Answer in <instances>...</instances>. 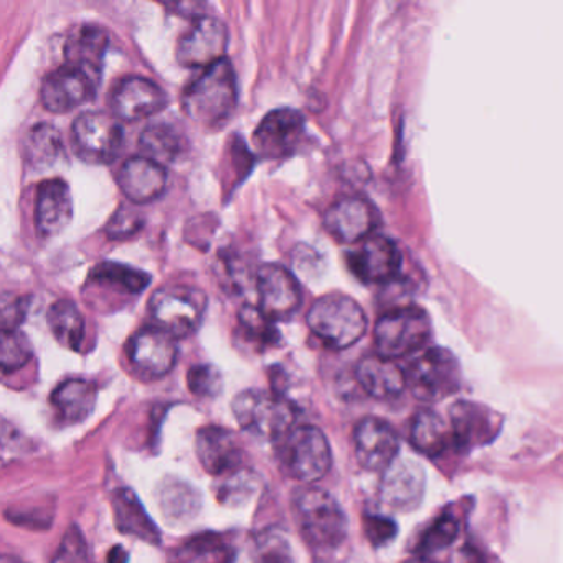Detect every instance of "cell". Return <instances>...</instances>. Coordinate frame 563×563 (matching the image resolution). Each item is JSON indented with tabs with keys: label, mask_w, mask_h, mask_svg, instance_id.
Masks as SVG:
<instances>
[{
	"label": "cell",
	"mask_w": 563,
	"mask_h": 563,
	"mask_svg": "<svg viewBox=\"0 0 563 563\" xmlns=\"http://www.w3.org/2000/svg\"><path fill=\"white\" fill-rule=\"evenodd\" d=\"M239 103V87L232 62L223 58L184 90V113L206 130H219L229 123Z\"/></svg>",
	"instance_id": "obj_1"
},
{
	"label": "cell",
	"mask_w": 563,
	"mask_h": 563,
	"mask_svg": "<svg viewBox=\"0 0 563 563\" xmlns=\"http://www.w3.org/2000/svg\"><path fill=\"white\" fill-rule=\"evenodd\" d=\"M306 322L319 341L335 351L357 344L367 331L364 309L354 298L342 292H329L316 299Z\"/></svg>",
	"instance_id": "obj_2"
},
{
	"label": "cell",
	"mask_w": 563,
	"mask_h": 563,
	"mask_svg": "<svg viewBox=\"0 0 563 563\" xmlns=\"http://www.w3.org/2000/svg\"><path fill=\"white\" fill-rule=\"evenodd\" d=\"M232 410L243 430L265 440L282 441L295 428V407L278 391H242Z\"/></svg>",
	"instance_id": "obj_3"
},
{
	"label": "cell",
	"mask_w": 563,
	"mask_h": 563,
	"mask_svg": "<svg viewBox=\"0 0 563 563\" xmlns=\"http://www.w3.org/2000/svg\"><path fill=\"white\" fill-rule=\"evenodd\" d=\"M147 311L156 328L176 339L187 338L202 324L207 296L202 289L189 285L161 286L151 295Z\"/></svg>",
	"instance_id": "obj_4"
},
{
	"label": "cell",
	"mask_w": 563,
	"mask_h": 563,
	"mask_svg": "<svg viewBox=\"0 0 563 563\" xmlns=\"http://www.w3.org/2000/svg\"><path fill=\"white\" fill-rule=\"evenodd\" d=\"M295 512L306 539L316 547L332 549L347 536V517L338 500L321 487L299 489Z\"/></svg>",
	"instance_id": "obj_5"
},
{
	"label": "cell",
	"mask_w": 563,
	"mask_h": 563,
	"mask_svg": "<svg viewBox=\"0 0 563 563\" xmlns=\"http://www.w3.org/2000/svg\"><path fill=\"white\" fill-rule=\"evenodd\" d=\"M430 335V316L417 306H404L380 316L375 324V347L378 355L394 361L421 351Z\"/></svg>",
	"instance_id": "obj_6"
},
{
	"label": "cell",
	"mask_w": 563,
	"mask_h": 563,
	"mask_svg": "<svg viewBox=\"0 0 563 563\" xmlns=\"http://www.w3.org/2000/svg\"><path fill=\"white\" fill-rule=\"evenodd\" d=\"M124 143L120 120L104 111H85L71 126V147L78 159L93 166L114 163Z\"/></svg>",
	"instance_id": "obj_7"
},
{
	"label": "cell",
	"mask_w": 563,
	"mask_h": 563,
	"mask_svg": "<svg viewBox=\"0 0 563 563\" xmlns=\"http://www.w3.org/2000/svg\"><path fill=\"white\" fill-rule=\"evenodd\" d=\"M279 443L283 463L295 479L316 483L328 474L332 463L331 446L318 427H295Z\"/></svg>",
	"instance_id": "obj_8"
},
{
	"label": "cell",
	"mask_w": 563,
	"mask_h": 563,
	"mask_svg": "<svg viewBox=\"0 0 563 563\" xmlns=\"http://www.w3.org/2000/svg\"><path fill=\"white\" fill-rule=\"evenodd\" d=\"M405 374L411 394L423 401L443 400L456 394L461 387L460 364L446 349L424 351L411 362Z\"/></svg>",
	"instance_id": "obj_9"
},
{
	"label": "cell",
	"mask_w": 563,
	"mask_h": 563,
	"mask_svg": "<svg viewBox=\"0 0 563 563\" xmlns=\"http://www.w3.org/2000/svg\"><path fill=\"white\" fill-rule=\"evenodd\" d=\"M100 78L64 64L42 81L41 101L54 114L70 113L97 97Z\"/></svg>",
	"instance_id": "obj_10"
},
{
	"label": "cell",
	"mask_w": 563,
	"mask_h": 563,
	"mask_svg": "<svg viewBox=\"0 0 563 563\" xmlns=\"http://www.w3.org/2000/svg\"><path fill=\"white\" fill-rule=\"evenodd\" d=\"M229 48V29L213 15L194 19L192 27L180 37L177 62L186 68H206L223 60Z\"/></svg>",
	"instance_id": "obj_11"
},
{
	"label": "cell",
	"mask_w": 563,
	"mask_h": 563,
	"mask_svg": "<svg viewBox=\"0 0 563 563\" xmlns=\"http://www.w3.org/2000/svg\"><path fill=\"white\" fill-rule=\"evenodd\" d=\"M255 283L258 308L273 321H285L301 308V286L285 266L278 263L260 266Z\"/></svg>",
	"instance_id": "obj_12"
},
{
	"label": "cell",
	"mask_w": 563,
	"mask_h": 563,
	"mask_svg": "<svg viewBox=\"0 0 563 563\" xmlns=\"http://www.w3.org/2000/svg\"><path fill=\"white\" fill-rule=\"evenodd\" d=\"M177 339L169 332L150 325L140 329L128 344V357L137 374L146 378H161L176 367Z\"/></svg>",
	"instance_id": "obj_13"
},
{
	"label": "cell",
	"mask_w": 563,
	"mask_h": 563,
	"mask_svg": "<svg viewBox=\"0 0 563 563\" xmlns=\"http://www.w3.org/2000/svg\"><path fill=\"white\" fill-rule=\"evenodd\" d=\"M167 107V95L150 78L126 77L111 91L110 110L117 120L137 123Z\"/></svg>",
	"instance_id": "obj_14"
},
{
	"label": "cell",
	"mask_w": 563,
	"mask_h": 563,
	"mask_svg": "<svg viewBox=\"0 0 563 563\" xmlns=\"http://www.w3.org/2000/svg\"><path fill=\"white\" fill-rule=\"evenodd\" d=\"M305 117L291 108L269 111L253 133V144L265 159H283L295 153L305 136Z\"/></svg>",
	"instance_id": "obj_15"
},
{
	"label": "cell",
	"mask_w": 563,
	"mask_h": 563,
	"mask_svg": "<svg viewBox=\"0 0 563 563\" xmlns=\"http://www.w3.org/2000/svg\"><path fill=\"white\" fill-rule=\"evenodd\" d=\"M355 456L368 471H387L397 460L400 440L391 424L380 418H364L354 431Z\"/></svg>",
	"instance_id": "obj_16"
},
{
	"label": "cell",
	"mask_w": 563,
	"mask_h": 563,
	"mask_svg": "<svg viewBox=\"0 0 563 563\" xmlns=\"http://www.w3.org/2000/svg\"><path fill=\"white\" fill-rule=\"evenodd\" d=\"M349 266L365 283H390L400 275V249L384 235L368 236L349 255Z\"/></svg>",
	"instance_id": "obj_17"
},
{
	"label": "cell",
	"mask_w": 563,
	"mask_h": 563,
	"mask_svg": "<svg viewBox=\"0 0 563 563\" xmlns=\"http://www.w3.org/2000/svg\"><path fill=\"white\" fill-rule=\"evenodd\" d=\"M377 225V212L368 200L362 197H344L335 200L324 213V227L335 240L342 243H357L367 240Z\"/></svg>",
	"instance_id": "obj_18"
},
{
	"label": "cell",
	"mask_w": 563,
	"mask_h": 563,
	"mask_svg": "<svg viewBox=\"0 0 563 563\" xmlns=\"http://www.w3.org/2000/svg\"><path fill=\"white\" fill-rule=\"evenodd\" d=\"M74 219L70 186L64 179H47L38 184L35 194L34 220L38 235L54 239L60 235Z\"/></svg>",
	"instance_id": "obj_19"
},
{
	"label": "cell",
	"mask_w": 563,
	"mask_h": 563,
	"mask_svg": "<svg viewBox=\"0 0 563 563\" xmlns=\"http://www.w3.org/2000/svg\"><path fill=\"white\" fill-rule=\"evenodd\" d=\"M118 186L134 206L154 202L167 187V170L150 157L134 156L121 164Z\"/></svg>",
	"instance_id": "obj_20"
},
{
	"label": "cell",
	"mask_w": 563,
	"mask_h": 563,
	"mask_svg": "<svg viewBox=\"0 0 563 563\" xmlns=\"http://www.w3.org/2000/svg\"><path fill=\"white\" fill-rule=\"evenodd\" d=\"M196 451L203 470L212 476L236 473L243 461L239 438L227 428L206 427L199 430Z\"/></svg>",
	"instance_id": "obj_21"
},
{
	"label": "cell",
	"mask_w": 563,
	"mask_h": 563,
	"mask_svg": "<svg viewBox=\"0 0 563 563\" xmlns=\"http://www.w3.org/2000/svg\"><path fill=\"white\" fill-rule=\"evenodd\" d=\"M450 423L457 448L490 443L499 433L500 418L490 408L474 401H457L450 408Z\"/></svg>",
	"instance_id": "obj_22"
},
{
	"label": "cell",
	"mask_w": 563,
	"mask_h": 563,
	"mask_svg": "<svg viewBox=\"0 0 563 563\" xmlns=\"http://www.w3.org/2000/svg\"><path fill=\"white\" fill-rule=\"evenodd\" d=\"M424 494V473L411 460H395L382 481V499L395 510H411Z\"/></svg>",
	"instance_id": "obj_23"
},
{
	"label": "cell",
	"mask_w": 563,
	"mask_h": 563,
	"mask_svg": "<svg viewBox=\"0 0 563 563\" xmlns=\"http://www.w3.org/2000/svg\"><path fill=\"white\" fill-rule=\"evenodd\" d=\"M108 45H110V37L101 25H78L65 41V64L81 68L101 80Z\"/></svg>",
	"instance_id": "obj_24"
},
{
	"label": "cell",
	"mask_w": 563,
	"mask_h": 563,
	"mask_svg": "<svg viewBox=\"0 0 563 563\" xmlns=\"http://www.w3.org/2000/svg\"><path fill=\"white\" fill-rule=\"evenodd\" d=\"M189 140L179 124L170 120H157L147 124L140 136V150L144 157L156 161L161 166L176 163L186 154Z\"/></svg>",
	"instance_id": "obj_25"
},
{
	"label": "cell",
	"mask_w": 563,
	"mask_h": 563,
	"mask_svg": "<svg viewBox=\"0 0 563 563\" xmlns=\"http://www.w3.org/2000/svg\"><path fill=\"white\" fill-rule=\"evenodd\" d=\"M357 382L374 398L398 397L407 387V374L391 358L367 355L357 364Z\"/></svg>",
	"instance_id": "obj_26"
},
{
	"label": "cell",
	"mask_w": 563,
	"mask_h": 563,
	"mask_svg": "<svg viewBox=\"0 0 563 563\" xmlns=\"http://www.w3.org/2000/svg\"><path fill=\"white\" fill-rule=\"evenodd\" d=\"M410 440L420 453L437 457L457 448L450 420L433 410H421L411 423Z\"/></svg>",
	"instance_id": "obj_27"
},
{
	"label": "cell",
	"mask_w": 563,
	"mask_h": 563,
	"mask_svg": "<svg viewBox=\"0 0 563 563\" xmlns=\"http://www.w3.org/2000/svg\"><path fill=\"white\" fill-rule=\"evenodd\" d=\"M113 512L120 532L137 537L144 542L159 545L161 532L153 522L136 494L131 489H118L113 494Z\"/></svg>",
	"instance_id": "obj_28"
},
{
	"label": "cell",
	"mask_w": 563,
	"mask_h": 563,
	"mask_svg": "<svg viewBox=\"0 0 563 563\" xmlns=\"http://www.w3.org/2000/svg\"><path fill=\"white\" fill-rule=\"evenodd\" d=\"M97 387L84 378H70L62 382L54 394L52 404L57 408L60 417L68 423H78L87 420L97 404Z\"/></svg>",
	"instance_id": "obj_29"
},
{
	"label": "cell",
	"mask_w": 563,
	"mask_h": 563,
	"mask_svg": "<svg viewBox=\"0 0 563 563\" xmlns=\"http://www.w3.org/2000/svg\"><path fill=\"white\" fill-rule=\"evenodd\" d=\"M47 321L58 344L70 351H80L85 341V318L74 301L62 299L52 305L47 312Z\"/></svg>",
	"instance_id": "obj_30"
},
{
	"label": "cell",
	"mask_w": 563,
	"mask_h": 563,
	"mask_svg": "<svg viewBox=\"0 0 563 563\" xmlns=\"http://www.w3.org/2000/svg\"><path fill=\"white\" fill-rule=\"evenodd\" d=\"M62 154H64V141L57 128L48 123L32 128L27 137V147H25L27 164L32 169H51L58 163Z\"/></svg>",
	"instance_id": "obj_31"
},
{
	"label": "cell",
	"mask_w": 563,
	"mask_h": 563,
	"mask_svg": "<svg viewBox=\"0 0 563 563\" xmlns=\"http://www.w3.org/2000/svg\"><path fill=\"white\" fill-rule=\"evenodd\" d=\"M90 282L95 285L113 286L130 295H140L150 286L151 276L143 269L117 262H103L91 269Z\"/></svg>",
	"instance_id": "obj_32"
},
{
	"label": "cell",
	"mask_w": 563,
	"mask_h": 563,
	"mask_svg": "<svg viewBox=\"0 0 563 563\" xmlns=\"http://www.w3.org/2000/svg\"><path fill=\"white\" fill-rule=\"evenodd\" d=\"M233 560L232 547L217 533L194 537L183 547L184 563H233Z\"/></svg>",
	"instance_id": "obj_33"
},
{
	"label": "cell",
	"mask_w": 563,
	"mask_h": 563,
	"mask_svg": "<svg viewBox=\"0 0 563 563\" xmlns=\"http://www.w3.org/2000/svg\"><path fill=\"white\" fill-rule=\"evenodd\" d=\"M460 532L461 519L457 517V514L453 512V510H444L424 530L417 545L418 552H420V555H428V553L446 549L457 539Z\"/></svg>",
	"instance_id": "obj_34"
},
{
	"label": "cell",
	"mask_w": 563,
	"mask_h": 563,
	"mask_svg": "<svg viewBox=\"0 0 563 563\" xmlns=\"http://www.w3.org/2000/svg\"><path fill=\"white\" fill-rule=\"evenodd\" d=\"M239 324L246 338L262 347L279 344L282 335L276 329L275 321L263 314L258 306H242L239 311Z\"/></svg>",
	"instance_id": "obj_35"
},
{
	"label": "cell",
	"mask_w": 563,
	"mask_h": 563,
	"mask_svg": "<svg viewBox=\"0 0 563 563\" xmlns=\"http://www.w3.org/2000/svg\"><path fill=\"white\" fill-rule=\"evenodd\" d=\"M34 355L31 341L21 331H2L0 338V364L4 374L21 371Z\"/></svg>",
	"instance_id": "obj_36"
},
{
	"label": "cell",
	"mask_w": 563,
	"mask_h": 563,
	"mask_svg": "<svg viewBox=\"0 0 563 563\" xmlns=\"http://www.w3.org/2000/svg\"><path fill=\"white\" fill-rule=\"evenodd\" d=\"M246 563H291V547L279 532L263 533L253 543Z\"/></svg>",
	"instance_id": "obj_37"
},
{
	"label": "cell",
	"mask_w": 563,
	"mask_h": 563,
	"mask_svg": "<svg viewBox=\"0 0 563 563\" xmlns=\"http://www.w3.org/2000/svg\"><path fill=\"white\" fill-rule=\"evenodd\" d=\"M187 385L197 397H217L222 391L223 378L219 368L213 367V365H194L187 374Z\"/></svg>",
	"instance_id": "obj_38"
},
{
	"label": "cell",
	"mask_w": 563,
	"mask_h": 563,
	"mask_svg": "<svg viewBox=\"0 0 563 563\" xmlns=\"http://www.w3.org/2000/svg\"><path fill=\"white\" fill-rule=\"evenodd\" d=\"M52 563H90L87 540L77 526H71L65 532Z\"/></svg>",
	"instance_id": "obj_39"
},
{
	"label": "cell",
	"mask_w": 563,
	"mask_h": 563,
	"mask_svg": "<svg viewBox=\"0 0 563 563\" xmlns=\"http://www.w3.org/2000/svg\"><path fill=\"white\" fill-rule=\"evenodd\" d=\"M143 223V216L134 207L121 206L107 223V233L111 240H124L136 235Z\"/></svg>",
	"instance_id": "obj_40"
},
{
	"label": "cell",
	"mask_w": 563,
	"mask_h": 563,
	"mask_svg": "<svg viewBox=\"0 0 563 563\" xmlns=\"http://www.w3.org/2000/svg\"><path fill=\"white\" fill-rule=\"evenodd\" d=\"M29 311V299L25 296L4 292L2 296V331H19Z\"/></svg>",
	"instance_id": "obj_41"
},
{
	"label": "cell",
	"mask_w": 563,
	"mask_h": 563,
	"mask_svg": "<svg viewBox=\"0 0 563 563\" xmlns=\"http://www.w3.org/2000/svg\"><path fill=\"white\" fill-rule=\"evenodd\" d=\"M253 487H255L253 474L236 471L227 479V483H223L219 493L220 500L223 504H240L246 497L252 496Z\"/></svg>",
	"instance_id": "obj_42"
},
{
	"label": "cell",
	"mask_w": 563,
	"mask_h": 563,
	"mask_svg": "<svg viewBox=\"0 0 563 563\" xmlns=\"http://www.w3.org/2000/svg\"><path fill=\"white\" fill-rule=\"evenodd\" d=\"M365 536L374 547H382L397 536L394 520L384 516H367L364 520Z\"/></svg>",
	"instance_id": "obj_43"
},
{
	"label": "cell",
	"mask_w": 563,
	"mask_h": 563,
	"mask_svg": "<svg viewBox=\"0 0 563 563\" xmlns=\"http://www.w3.org/2000/svg\"><path fill=\"white\" fill-rule=\"evenodd\" d=\"M130 555H128L124 547L114 545L113 549L108 552V563H128Z\"/></svg>",
	"instance_id": "obj_44"
},
{
	"label": "cell",
	"mask_w": 563,
	"mask_h": 563,
	"mask_svg": "<svg viewBox=\"0 0 563 563\" xmlns=\"http://www.w3.org/2000/svg\"><path fill=\"white\" fill-rule=\"evenodd\" d=\"M404 563H438L434 560L428 559L427 555L413 556V559L405 560Z\"/></svg>",
	"instance_id": "obj_45"
},
{
	"label": "cell",
	"mask_w": 563,
	"mask_h": 563,
	"mask_svg": "<svg viewBox=\"0 0 563 563\" xmlns=\"http://www.w3.org/2000/svg\"><path fill=\"white\" fill-rule=\"evenodd\" d=\"M0 563H25V562H22V560L18 559V556L4 555V556H2V560H0Z\"/></svg>",
	"instance_id": "obj_46"
}]
</instances>
